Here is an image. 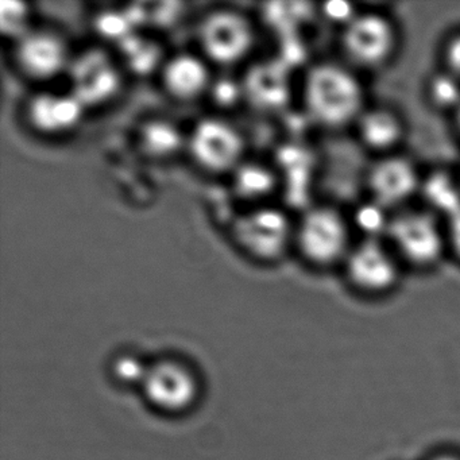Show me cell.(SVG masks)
<instances>
[{
	"mask_svg": "<svg viewBox=\"0 0 460 460\" xmlns=\"http://www.w3.org/2000/svg\"><path fill=\"white\" fill-rule=\"evenodd\" d=\"M421 187L416 168L411 161L397 155H386L371 165L367 173V190L376 206L397 208L413 198Z\"/></svg>",
	"mask_w": 460,
	"mask_h": 460,
	"instance_id": "14",
	"label": "cell"
},
{
	"mask_svg": "<svg viewBox=\"0 0 460 460\" xmlns=\"http://www.w3.org/2000/svg\"><path fill=\"white\" fill-rule=\"evenodd\" d=\"M88 110L71 91L36 88L23 103L25 125L44 138H63L76 131Z\"/></svg>",
	"mask_w": 460,
	"mask_h": 460,
	"instance_id": "10",
	"label": "cell"
},
{
	"mask_svg": "<svg viewBox=\"0 0 460 460\" xmlns=\"http://www.w3.org/2000/svg\"><path fill=\"white\" fill-rule=\"evenodd\" d=\"M444 63L447 71L460 82V33L455 34L444 48Z\"/></svg>",
	"mask_w": 460,
	"mask_h": 460,
	"instance_id": "21",
	"label": "cell"
},
{
	"mask_svg": "<svg viewBox=\"0 0 460 460\" xmlns=\"http://www.w3.org/2000/svg\"><path fill=\"white\" fill-rule=\"evenodd\" d=\"M355 126L360 141L374 152H390L403 136L400 118L386 109L365 110Z\"/></svg>",
	"mask_w": 460,
	"mask_h": 460,
	"instance_id": "17",
	"label": "cell"
},
{
	"mask_svg": "<svg viewBox=\"0 0 460 460\" xmlns=\"http://www.w3.org/2000/svg\"><path fill=\"white\" fill-rule=\"evenodd\" d=\"M139 387L149 408L164 416H182L192 411L203 392L195 366L177 355L150 362Z\"/></svg>",
	"mask_w": 460,
	"mask_h": 460,
	"instance_id": "6",
	"label": "cell"
},
{
	"mask_svg": "<svg viewBox=\"0 0 460 460\" xmlns=\"http://www.w3.org/2000/svg\"><path fill=\"white\" fill-rule=\"evenodd\" d=\"M296 222L274 206L249 207L234 217L230 239L241 254L261 265L279 262L295 243Z\"/></svg>",
	"mask_w": 460,
	"mask_h": 460,
	"instance_id": "3",
	"label": "cell"
},
{
	"mask_svg": "<svg viewBox=\"0 0 460 460\" xmlns=\"http://www.w3.org/2000/svg\"><path fill=\"white\" fill-rule=\"evenodd\" d=\"M303 104L316 125L339 130L355 125L365 111V93L358 77L335 63L316 64L303 82Z\"/></svg>",
	"mask_w": 460,
	"mask_h": 460,
	"instance_id": "1",
	"label": "cell"
},
{
	"mask_svg": "<svg viewBox=\"0 0 460 460\" xmlns=\"http://www.w3.org/2000/svg\"><path fill=\"white\" fill-rule=\"evenodd\" d=\"M397 42L394 25L376 13L355 14L341 33L344 55L360 68H378L386 64L394 55Z\"/></svg>",
	"mask_w": 460,
	"mask_h": 460,
	"instance_id": "11",
	"label": "cell"
},
{
	"mask_svg": "<svg viewBox=\"0 0 460 460\" xmlns=\"http://www.w3.org/2000/svg\"><path fill=\"white\" fill-rule=\"evenodd\" d=\"M386 231L393 252L416 268L436 265L448 247L446 231L428 212H400L389 219Z\"/></svg>",
	"mask_w": 460,
	"mask_h": 460,
	"instance_id": "8",
	"label": "cell"
},
{
	"mask_svg": "<svg viewBox=\"0 0 460 460\" xmlns=\"http://www.w3.org/2000/svg\"><path fill=\"white\" fill-rule=\"evenodd\" d=\"M257 23L252 15L235 6H215L199 17L195 26L198 52L219 68L246 63L257 45Z\"/></svg>",
	"mask_w": 460,
	"mask_h": 460,
	"instance_id": "2",
	"label": "cell"
},
{
	"mask_svg": "<svg viewBox=\"0 0 460 460\" xmlns=\"http://www.w3.org/2000/svg\"><path fill=\"white\" fill-rule=\"evenodd\" d=\"M459 126H460V110H459Z\"/></svg>",
	"mask_w": 460,
	"mask_h": 460,
	"instance_id": "24",
	"label": "cell"
},
{
	"mask_svg": "<svg viewBox=\"0 0 460 460\" xmlns=\"http://www.w3.org/2000/svg\"><path fill=\"white\" fill-rule=\"evenodd\" d=\"M75 50L63 31L34 25L12 41L10 58L15 72L37 88L49 87L66 76Z\"/></svg>",
	"mask_w": 460,
	"mask_h": 460,
	"instance_id": "4",
	"label": "cell"
},
{
	"mask_svg": "<svg viewBox=\"0 0 460 460\" xmlns=\"http://www.w3.org/2000/svg\"><path fill=\"white\" fill-rule=\"evenodd\" d=\"M427 188V196L432 206L443 209L447 217H452L460 211V192L447 177L430 180Z\"/></svg>",
	"mask_w": 460,
	"mask_h": 460,
	"instance_id": "19",
	"label": "cell"
},
{
	"mask_svg": "<svg viewBox=\"0 0 460 460\" xmlns=\"http://www.w3.org/2000/svg\"><path fill=\"white\" fill-rule=\"evenodd\" d=\"M376 239L352 246L344 260L349 282L366 293H385L398 281L397 255Z\"/></svg>",
	"mask_w": 460,
	"mask_h": 460,
	"instance_id": "13",
	"label": "cell"
},
{
	"mask_svg": "<svg viewBox=\"0 0 460 460\" xmlns=\"http://www.w3.org/2000/svg\"><path fill=\"white\" fill-rule=\"evenodd\" d=\"M351 247L346 219L331 207H314L296 222L293 249L309 265L328 268L344 262Z\"/></svg>",
	"mask_w": 460,
	"mask_h": 460,
	"instance_id": "7",
	"label": "cell"
},
{
	"mask_svg": "<svg viewBox=\"0 0 460 460\" xmlns=\"http://www.w3.org/2000/svg\"><path fill=\"white\" fill-rule=\"evenodd\" d=\"M446 234L447 243L460 260V211L448 217V228Z\"/></svg>",
	"mask_w": 460,
	"mask_h": 460,
	"instance_id": "22",
	"label": "cell"
},
{
	"mask_svg": "<svg viewBox=\"0 0 460 460\" xmlns=\"http://www.w3.org/2000/svg\"><path fill=\"white\" fill-rule=\"evenodd\" d=\"M432 460H460V457L454 456V455H440V456H436Z\"/></svg>",
	"mask_w": 460,
	"mask_h": 460,
	"instance_id": "23",
	"label": "cell"
},
{
	"mask_svg": "<svg viewBox=\"0 0 460 460\" xmlns=\"http://www.w3.org/2000/svg\"><path fill=\"white\" fill-rule=\"evenodd\" d=\"M137 144L142 155L150 160H171L180 153H185L187 131L181 130L169 118L153 117L139 125Z\"/></svg>",
	"mask_w": 460,
	"mask_h": 460,
	"instance_id": "16",
	"label": "cell"
},
{
	"mask_svg": "<svg viewBox=\"0 0 460 460\" xmlns=\"http://www.w3.org/2000/svg\"><path fill=\"white\" fill-rule=\"evenodd\" d=\"M233 195L241 203L249 207L269 204L279 187V174L276 169L266 161L246 158L233 173L228 176Z\"/></svg>",
	"mask_w": 460,
	"mask_h": 460,
	"instance_id": "15",
	"label": "cell"
},
{
	"mask_svg": "<svg viewBox=\"0 0 460 460\" xmlns=\"http://www.w3.org/2000/svg\"><path fill=\"white\" fill-rule=\"evenodd\" d=\"M0 22L4 36L9 37L10 42L22 36L31 26V12L28 4L21 2H7L4 0L0 6Z\"/></svg>",
	"mask_w": 460,
	"mask_h": 460,
	"instance_id": "18",
	"label": "cell"
},
{
	"mask_svg": "<svg viewBox=\"0 0 460 460\" xmlns=\"http://www.w3.org/2000/svg\"><path fill=\"white\" fill-rule=\"evenodd\" d=\"M247 144L235 123L223 115H206L187 131L185 153L196 168L212 176H230L246 160Z\"/></svg>",
	"mask_w": 460,
	"mask_h": 460,
	"instance_id": "5",
	"label": "cell"
},
{
	"mask_svg": "<svg viewBox=\"0 0 460 460\" xmlns=\"http://www.w3.org/2000/svg\"><path fill=\"white\" fill-rule=\"evenodd\" d=\"M214 66L198 50H181L164 58L158 80L164 93L177 103H195L211 93Z\"/></svg>",
	"mask_w": 460,
	"mask_h": 460,
	"instance_id": "12",
	"label": "cell"
},
{
	"mask_svg": "<svg viewBox=\"0 0 460 460\" xmlns=\"http://www.w3.org/2000/svg\"><path fill=\"white\" fill-rule=\"evenodd\" d=\"M149 363L145 362L138 355L125 352L115 358L112 362V376L122 385H137L141 386Z\"/></svg>",
	"mask_w": 460,
	"mask_h": 460,
	"instance_id": "20",
	"label": "cell"
},
{
	"mask_svg": "<svg viewBox=\"0 0 460 460\" xmlns=\"http://www.w3.org/2000/svg\"><path fill=\"white\" fill-rule=\"evenodd\" d=\"M66 77L68 90L88 111L114 101L123 84L122 66L103 48L75 52Z\"/></svg>",
	"mask_w": 460,
	"mask_h": 460,
	"instance_id": "9",
	"label": "cell"
}]
</instances>
